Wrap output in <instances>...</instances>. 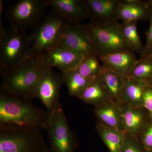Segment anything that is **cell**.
<instances>
[{
    "instance_id": "cell-1",
    "label": "cell",
    "mask_w": 152,
    "mask_h": 152,
    "mask_svg": "<svg viewBox=\"0 0 152 152\" xmlns=\"http://www.w3.org/2000/svg\"><path fill=\"white\" fill-rule=\"evenodd\" d=\"M51 69L45 61L43 54L30 57L15 66L1 71V91L31 100L37 98L41 79Z\"/></svg>"
},
{
    "instance_id": "cell-2",
    "label": "cell",
    "mask_w": 152,
    "mask_h": 152,
    "mask_svg": "<svg viewBox=\"0 0 152 152\" xmlns=\"http://www.w3.org/2000/svg\"><path fill=\"white\" fill-rule=\"evenodd\" d=\"M30 100L1 91L0 126L47 129L49 115Z\"/></svg>"
},
{
    "instance_id": "cell-3",
    "label": "cell",
    "mask_w": 152,
    "mask_h": 152,
    "mask_svg": "<svg viewBox=\"0 0 152 152\" xmlns=\"http://www.w3.org/2000/svg\"><path fill=\"white\" fill-rule=\"evenodd\" d=\"M41 129L0 126V152H50Z\"/></svg>"
},
{
    "instance_id": "cell-4",
    "label": "cell",
    "mask_w": 152,
    "mask_h": 152,
    "mask_svg": "<svg viewBox=\"0 0 152 152\" xmlns=\"http://www.w3.org/2000/svg\"><path fill=\"white\" fill-rule=\"evenodd\" d=\"M31 56V41L26 31L10 27L0 33L1 71L15 66Z\"/></svg>"
},
{
    "instance_id": "cell-5",
    "label": "cell",
    "mask_w": 152,
    "mask_h": 152,
    "mask_svg": "<svg viewBox=\"0 0 152 152\" xmlns=\"http://www.w3.org/2000/svg\"><path fill=\"white\" fill-rule=\"evenodd\" d=\"M99 59L117 52L130 50L118 22L104 24L83 25Z\"/></svg>"
},
{
    "instance_id": "cell-6",
    "label": "cell",
    "mask_w": 152,
    "mask_h": 152,
    "mask_svg": "<svg viewBox=\"0 0 152 152\" xmlns=\"http://www.w3.org/2000/svg\"><path fill=\"white\" fill-rule=\"evenodd\" d=\"M66 21L58 12L53 10L30 35L31 54L39 56L56 46Z\"/></svg>"
},
{
    "instance_id": "cell-7",
    "label": "cell",
    "mask_w": 152,
    "mask_h": 152,
    "mask_svg": "<svg viewBox=\"0 0 152 152\" xmlns=\"http://www.w3.org/2000/svg\"><path fill=\"white\" fill-rule=\"evenodd\" d=\"M48 115L47 131L50 152H75L77 140L61 103Z\"/></svg>"
},
{
    "instance_id": "cell-8",
    "label": "cell",
    "mask_w": 152,
    "mask_h": 152,
    "mask_svg": "<svg viewBox=\"0 0 152 152\" xmlns=\"http://www.w3.org/2000/svg\"><path fill=\"white\" fill-rule=\"evenodd\" d=\"M48 7L46 0H19L7 10L6 16L10 27L27 31L45 20Z\"/></svg>"
},
{
    "instance_id": "cell-9",
    "label": "cell",
    "mask_w": 152,
    "mask_h": 152,
    "mask_svg": "<svg viewBox=\"0 0 152 152\" xmlns=\"http://www.w3.org/2000/svg\"><path fill=\"white\" fill-rule=\"evenodd\" d=\"M56 46L67 48L83 56H96L83 25L80 23L66 21Z\"/></svg>"
},
{
    "instance_id": "cell-10",
    "label": "cell",
    "mask_w": 152,
    "mask_h": 152,
    "mask_svg": "<svg viewBox=\"0 0 152 152\" xmlns=\"http://www.w3.org/2000/svg\"><path fill=\"white\" fill-rule=\"evenodd\" d=\"M63 84L62 74L58 73L52 69L47 71L39 83L37 98L45 106L48 114L51 113L60 102V90Z\"/></svg>"
},
{
    "instance_id": "cell-11",
    "label": "cell",
    "mask_w": 152,
    "mask_h": 152,
    "mask_svg": "<svg viewBox=\"0 0 152 152\" xmlns=\"http://www.w3.org/2000/svg\"><path fill=\"white\" fill-rule=\"evenodd\" d=\"M90 23L104 24L118 22L123 0H85Z\"/></svg>"
},
{
    "instance_id": "cell-12",
    "label": "cell",
    "mask_w": 152,
    "mask_h": 152,
    "mask_svg": "<svg viewBox=\"0 0 152 152\" xmlns=\"http://www.w3.org/2000/svg\"><path fill=\"white\" fill-rule=\"evenodd\" d=\"M43 57L49 66L64 73L76 69L84 56L67 48L56 46L43 54Z\"/></svg>"
},
{
    "instance_id": "cell-13",
    "label": "cell",
    "mask_w": 152,
    "mask_h": 152,
    "mask_svg": "<svg viewBox=\"0 0 152 152\" xmlns=\"http://www.w3.org/2000/svg\"><path fill=\"white\" fill-rule=\"evenodd\" d=\"M120 104L122 111L123 131L138 139L149 119V114L142 107H132L123 102Z\"/></svg>"
},
{
    "instance_id": "cell-14",
    "label": "cell",
    "mask_w": 152,
    "mask_h": 152,
    "mask_svg": "<svg viewBox=\"0 0 152 152\" xmlns=\"http://www.w3.org/2000/svg\"><path fill=\"white\" fill-rule=\"evenodd\" d=\"M51 7L61 14L67 22L80 23L89 18L85 0H46Z\"/></svg>"
},
{
    "instance_id": "cell-15",
    "label": "cell",
    "mask_w": 152,
    "mask_h": 152,
    "mask_svg": "<svg viewBox=\"0 0 152 152\" xmlns=\"http://www.w3.org/2000/svg\"><path fill=\"white\" fill-rule=\"evenodd\" d=\"M102 67L125 78L130 75L137 62L134 52L130 50L117 52L99 59Z\"/></svg>"
},
{
    "instance_id": "cell-16",
    "label": "cell",
    "mask_w": 152,
    "mask_h": 152,
    "mask_svg": "<svg viewBox=\"0 0 152 152\" xmlns=\"http://www.w3.org/2000/svg\"><path fill=\"white\" fill-rule=\"evenodd\" d=\"M95 113L99 122L124 132L122 111L120 103L112 99L106 101L96 106Z\"/></svg>"
},
{
    "instance_id": "cell-17",
    "label": "cell",
    "mask_w": 152,
    "mask_h": 152,
    "mask_svg": "<svg viewBox=\"0 0 152 152\" xmlns=\"http://www.w3.org/2000/svg\"><path fill=\"white\" fill-rule=\"evenodd\" d=\"M152 1L137 0L134 3L127 4L123 0L119 12V19L126 22L148 20Z\"/></svg>"
},
{
    "instance_id": "cell-18",
    "label": "cell",
    "mask_w": 152,
    "mask_h": 152,
    "mask_svg": "<svg viewBox=\"0 0 152 152\" xmlns=\"http://www.w3.org/2000/svg\"><path fill=\"white\" fill-rule=\"evenodd\" d=\"M148 84L145 81H140L132 78H126L121 96V102L132 107H142L144 92Z\"/></svg>"
},
{
    "instance_id": "cell-19",
    "label": "cell",
    "mask_w": 152,
    "mask_h": 152,
    "mask_svg": "<svg viewBox=\"0 0 152 152\" xmlns=\"http://www.w3.org/2000/svg\"><path fill=\"white\" fill-rule=\"evenodd\" d=\"M100 76L111 99L118 103H121V96L126 78L103 67L102 68Z\"/></svg>"
},
{
    "instance_id": "cell-20",
    "label": "cell",
    "mask_w": 152,
    "mask_h": 152,
    "mask_svg": "<svg viewBox=\"0 0 152 152\" xmlns=\"http://www.w3.org/2000/svg\"><path fill=\"white\" fill-rule=\"evenodd\" d=\"M98 134L110 152H121L126 134L97 122L96 126Z\"/></svg>"
},
{
    "instance_id": "cell-21",
    "label": "cell",
    "mask_w": 152,
    "mask_h": 152,
    "mask_svg": "<svg viewBox=\"0 0 152 152\" xmlns=\"http://www.w3.org/2000/svg\"><path fill=\"white\" fill-rule=\"evenodd\" d=\"M79 99L85 103L96 107L112 99L102 82L100 75L94 79Z\"/></svg>"
},
{
    "instance_id": "cell-22",
    "label": "cell",
    "mask_w": 152,
    "mask_h": 152,
    "mask_svg": "<svg viewBox=\"0 0 152 152\" xmlns=\"http://www.w3.org/2000/svg\"><path fill=\"white\" fill-rule=\"evenodd\" d=\"M64 84L66 86L69 95L78 98L95 78L85 77L76 69L62 73Z\"/></svg>"
},
{
    "instance_id": "cell-23",
    "label": "cell",
    "mask_w": 152,
    "mask_h": 152,
    "mask_svg": "<svg viewBox=\"0 0 152 152\" xmlns=\"http://www.w3.org/2000/svg\"><path fill=\"white\" fill-rule=\"evenodd\" d=\"M137 23V22H123L121 23V27L125 40L130 50L141 55L145 46L139 37Z\"/></svg>"
},
{
    "instance_id": "cell-24",
    "label": "cell",
    "mask_w": 152,
    "mask_h": 152,
    "mask_svg": "<svg viewBox=\"0 0 152 152\" xmlns=\"http://www.w3.org/2000/svg\"><path fill=\"white\" fill-rule=\"evenodd\" d=\"M100 61L96 55L85 56L76 69L83 77L95 78L99 75L102 72V67Z\"/></svg>"
},
{
    "instance_id": "cell-25",
    "label": "cell",
    "mask_w": 152,
    "mask_h": 152,
    "mask_svg": "<svg viewBox=\"0 0 152 152\" xmlns=\"http://www.w3.org/2000/svg\"><path fill=\"white\" fill-rule=\"evenodd\" d=\"M152 76V63L145 58H140L138 59L129 77L138 80L146 81Z\"/></svg>"
},
{
    "instance_id": "cell-26",
    "label": "cell",
    "mask_w": 152,
    "mask_h": 152,
    "mask_svg": "<svg viewBox=\"0 0 152 152\" xmlns=\"http://www.w3.org/2000/svg\"><path fill=\"white\" fill-rule=\"evenodd\" d=\"M138 139L145 152H152V118L150 117Z\"/></svg>"
},
{
    "instance_id": "cell-27",
    "label": "cell",
    "mask_w": 152,
    "mask_h": 152,
    "mask_svg": "<svg viewBox=\"0 0 152 152\" xmlns=\"http://www.w3.org/2000/svg\"><path fill=\"white\" fill-rule=\"evenodd\" d=\"M121 152H145L138 139L126 134Z\"/></svg>"
},
{
    "instance_id": "cell-28",
    "label": "cell",
    "mask_w": 152,
    "mask_h": 152,
    "mask_svg": "<svg viewBox=\"0 0 152 152\" xmlns=\"http://www.w3.org/2000/svg\"><path fill=\"white\" fill-rule=\"evenodd\" d=\"M148 20L150 25L149 29L146 33V43L144 47L143 51L141 55L140 58L146 57L152 53V1Z\"/></svg>"
},
{
    "instance_id": "cell-29",
    "label": "cell",
    "mask_w": 152,
    "mask_h": 152,
    "mask_svg": "<svg viewBox=\"0 0 152 152\" xmlns=\"http://www.w3.org/2000/svg\"><path fill=\"white\" fill-rule=\"evenodd\" d=\"M142 107L152 118V86L149 85L144 92Z\"/></svg>"
},
{
    "instance_id": "cell-30",
    "label": "cell",
    "mask_w": 152,
    "mask_h": 152,
    "mask_svg": "<svg viewBox=\"0 0 152 152\" xmlns=\"http://www.w3.org/2000/svg\"><path fill=\"white\" fill-rule=\"evenodd\" d=\"M145 58L147 60L151 62L152 63V53L151 54L148 55V56H147L146 57H144V58Z\"/></svg>"
},
{
    "instance_id": "cell-31",
    "label": "cell",
    "mask_w": 152,
    "mask_h": 152,
    "mask_svg": "<svg viewBox=\"0 0 152 152\" xmlns=\"http://www.w3.org/2000/svg\"><path fill=\"white\" fill-rule=\"evenodd\" d=\"M147 83L150 86H152V76L151 78H150L148 80L146 81Z\"/></svg>"
}]
</instances>
